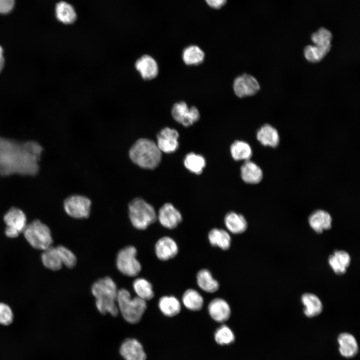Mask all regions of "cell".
<instances>
[{"instance_id":"25","label":"cell","mask_w":360,"mask_h":360,"mask_svg":"<svg viewBox=\"0 0 360 360\" xmlns=\"http://www.w3.org/2000/svg\"><path fill=\"white\" fill-rule=\"evenodd\" d=\"M208 239L212 246L223 250H228L232 243L230 234L223 229L214 228L208 234Z\"/></svg>"},{"instance_id":"19","label":"cell","mask_w":360,"mask_h":360,"mask_svg":"<svg viewBox=\"0 0 360 360\" xmlns=\"http://www.w3.org/2000/svg\"><path fill=\"white\" fill-rule=\"evenodd\" d=\"M351 258L350 254L343 250H336L328 258L330 266L338 275L346 273V268L350 265Z\"/></svg>"},{"instance_id":"36","label":"cell","mask_w":360,"mask_h":360,"mask_svg":"<svg viewBox=\"0 0 360 360\" xmlns=\"http://www.w3.org/2000/svg\"><path fill=\"white\" fill-rule=\"evenodd\" d=\"M216 342L222 346L229 345L235 340V336L231 328L225 324L218 328L214 334Z\"/></svg>"},{"instance_id":"37","label":"cell","mask_w":360,"mask_h":360,"mask_svg":"<svg viewBox=\"0 0 360 360\" xmlns=\"http://www.w3.org/2000/svg\"><path fill=\"white\" fill-rule=\"evenodd\" d=\"M311 40L314 45L322 47H332V34L330 31L325 28H320L314 33L311 36Z\"/></svg>"},{"instance_id":"26","label":"cell","mask_w":360,"mask_h":360,"mask_svg":"<svg viewBox=\"0 0 360 360\" xmlns=\"http://www.w3.org/2000/svg\"><path fill=\"white\" fill-rule=\"evenodd\" d=\"M224 224L227 229L234 234H242L246 230L248 227L244 217L234 212H228L226 215Z\"/></svg>"},{"instance_id":"13","label":"cell","mask_w":360,"mask_h":360,"mask_svg":"<svg viewBox=\"0 0 360 360\" xmlns=\"http://www.w3.org/2000/svg\"><path fill=\"white\" fill-rule=\"evenodd\" d=\"M154 250L156 256L160 260L166 261L177 255L178 247L174 239L169 236H163L156 242Z\"/></svg>"},{"instance_id":"20","label":"cell","mask_w":360,"mask_h":360,"mask_svg":"<svg viewBox=\"0 0 360 360\" xmlns=\"http://www.w3.org/2000/svg\"><path fill=\"white\" fill-rule=\"evenodd\" d=\"M240 176L245 182L250 184L259 183L262 178V169L256 163L249 160H246L240 168Z\"/></svg>"},{"instance_id":"35","label":"cell","mask_w":360,"mask_h":360,"mask_svg":"<svg viewBox=\"0 0 360 360\" xmlns=\"http://www.w3.org/2000/svg\"><path fill=\"white\" fill-rule=\"evenodd\" d=\"M331 48L322 47L316 45H309L304 49L306 59L312 63L322 60L330 52Z\"/></svg>"},{"instance_id":"39","label":"cell","mask_w":360,"mask_h":360,"mask_svg":"<svg viewBox=\"0 0 360 360\" xmlns=\"http://www.w3.org/2000/svg\"><path fill=\"white\" fill-rule=\"evenodd\" d=\"M14 320V314L10 307L7 304L0 302V324L8 326Z\"/></svg>"},{"instance_id":"8","label":"cell","mask_w":360,"mask_h":360,"mask_svg":"<svg viewBox=\"0 0 360 360\" xmlns=\"http://www.w3.org/2000/svg\"><path fill=\"white\" fill-rule=\"evenodd\" d=\"M91 202L88 198L74 194L68 197L64 201V208L70 216L82 218L88 217Z\"/></svg>"},{"instance_id":"28","label":"cell","mask_w":360,"mask_h":360,"mask_svg":"<svg viewBox=\"0 0 360 360\" xmlns=\"http://www.w3.org/2000/svg\"><path fill=\"white\" fill-rule=\"evenodd\" d=\"M158 306L164 315L173 317L178 314L181 310V304L179 300L174 296H165L159 300Z\"/></svg>"},{"instance_id":"14","label":"cell","mask_w":360,"mask_h":360,"mask_svg":"<svg viewBox=\"0 0 360 360\" xmlns=\"http://www.w3.org/2000/svg\"><path fill=\"white\" fill-rule=\"evenodd\" d=\"M120 354L124 360H146V355L142 344L135 338H128L122 344Z\"/></svg>"},{"instance_id":"17","label":"cell","mask_w":360,"mask_h":360,"mask_svg":"<svg viewBox=\"0 0 360 360\" xmlns=\"http://www.w3.org/2000/svg\"><path fill=\"white\" fill-rule=\"evenodd\" d=\"M135 66L142 77L146 80H150L155 78L158 72V67L156 62L149 55H144L139 58L135 63Z\"/></svg>"},{"instance_id":"29","label":"cell","mask_w":360,"mask_h":360,"mask_svg":"<svg viewBox=\"0 0 360 360\" xmlns=\"http://www.w3.org/2000/svg\"><path fill=\"white\" fill-rule=\"evenodd\" d=\"M41 260L44 266L52 270H58L63 265L56 247L52 246L43 250Z\"/></svg>"},{"instance_id":"2","label":"cell","mask_w":360,"mask_h":360,"mask_svg":"<svg viewBox=\"0 0 360 360\" xmlns=\"http://www.w3.org/2000/svg\"><path fill=\"white\" fill-rule=\"evenodd\" d=\"M118 292L116 284L108 276L100 278L93 284L92 292L96 298V306L101 314L110 313L112 316H117Z\"/></svg>"},{"instance_id":"18","label":"cell","mask_w":360,"mask_h":360,"mask_svg":"<svg viewBox=\"0 0 360 360\" xmlns=\"http://www.w3.org/2000/svg\"><path fill=\"white\" fill-rule=\"evenodd\" d=\"M308 223L315 232L320 234L331 228L332 218L328 212L319 210L314 212L310 216Z\"/></svg>"},{"instance_id":"3","label":"cell","mask_w":360,"mask_h":360,"mask_svg":"<svg viewBox=\"0 0 360 360\" xmlns=\"http://www.w3.org/2000/svg\"><path fill=\"white\" fill-rule=\"evenodd\" d=\"M131 160L139 166L152 170L160 164L162 152L156 144L148 138H140L132 146L129 151Z\"/></svg>"},{"instance_id":"16","label":"cell","mask_w":360,"mask_h":360,"mask_svg":"<svg viewBox=\"0 0 360 360\" xmlns=\"http://www.w3.org/2000/svg\"><path fill=\"white\" fill-rule=\"evenodd\" d=\"M4 220L6 228L18 233L22 232L27 225L26 217L20 209L12 207L4 215Z\"/></svg>"},{"instance_id":"30","label":"cell","mask_w":360,"mask_h":360,"mask_svg":"<svg viewBox=\"0 0 360 360\" xmlns=\"http://www.w3.org/2000/svg\"><path fill=\"white\" fill-rule=\"evenodd\" d=\"M182 300L184 306L190 310L198 311L203 307L204 298L198 292L194 289L186 290L184 292Z\"/></svg>"},{"instance_id":"21","label":"cell","mask_w":360,"mask_h":360,"mask_svg":"<svg viewBox=\"0 0 360 360\" xmlns=\"http://www.w3.org/2000/svg\"><path fill=\"white\" fill-rule=\"evenodd\" d=\"M256 138L264 146L275 148L280 142V136L278 130L269 124L262 126L258 130Z\"/></svg>"},{"instance_id":"5","label":"cell","mask_w":360,"mask_h":360,"mask_svg":"<svg viewBox=\"0 0 360 360\" xmlns=\"http://www.w3.org/2000/svg\"><path fill=\"white\" fill-rule=\"evenodd\" d=\"M128 210L132 224L138 230L146 229L157 218L154 207L140 198H136L130 202Z\"/></svg>"},{"instance_id":"15","label":"cell","mask_w":360,"mask_h":360,"mask_svg":"<svg viewBox=\"0 0 360 360\" xmlns=\"http://www.w3.org/2000/svg\"><path fill=\"white\" fill-rule=\"evenodd\" d=\"M210 316L216 322H223L226 321L231 314L228 303L224 299L218 298L212 300L208 306Z\"/></svg>"},{"instance_id":"24","label":"cell","mask_w":360,"mask_h":360,"mask_svg":"<svg viewBox=\"0 0 360 360\" xmlns=\"http://www.w3.org/2000/svg\"><path fill=\"white\" fill-rule=\"evenodd\" d=\"M55 12L57 20L66 24H72L77 19V14L74 7L64 1H60L56 4Z\"/></svg>"},{"instance_id":"6","label":"cell","mask_w":360,"mask_h":360,"mask_svg":"<svg viewBox=\"0 0 360 360\" xmlns=\"http://www.w3.org/2000/svg\"><path fill=\"white\" fill-rule=\"evenodd\" d=\"M22 232L28 243L35 249L44 250L52 246L50 228L38 220L27 224Z\"/></svg>"},{"instance_id":"22","label":"cell","mask_w":360,"mask_h":360,"mask_svg":"<svg viewBox=\"0 0 360 360\" xmlns=\"http://www.w3.org/2000/svg\"><path fill=\"white\" fill-rule=\"evenodd\" d=\"M301 302L304 306V312L308 318L319 315L322 312V304L319 298L312 293H304L301 296Z\"/></svg>"},{"instance_id":"41","label":"cell","mask_w":360,"mask_h":360,"mask_svg":"<svg viewBox=\"0 0 360 360\" xmlns=\"http://www.w3.org/2000/svg\"><path fill=\"white\" fill-rule=\"evenodd\" d=\"M208 5L214 8H220L224 4L226 0H206Z\"/></svg>"},{"instance_id":"9","label":"cell","mask_w":360,"mask_h":360,"mask_svg":"<svg viewBox=\"0 0 360 360\" xmlns=\"http://www.w3.org/2000/svg\"><path fill=\"white\" fill-rule=\"evenodd\" d=\"M173 118L184 126H189L198 121L200 113L194 106L189 107L184 102L174 104L172 109Z\"/></svg>"},{"instance_id":"32","label":"cell","mask_w":360,"mask_h":360,"mask_svg":"<svg viewBox=\"0 0 360 360\" xmlns=\"http://www.w3.org/2000/svg\"><path fill=\"white\" fill-rule=\"evenodd\" d=\"M184 166L190 172L200 174L206 165V160L200 154L193 152L188 154L184 160Z\"/></svg>"},{"instance_id":"1","label":"cell","mask_w":360,"mask_h":360,"mask_svg":"<svg viewBox=\"0 0 360 360\" xmlns=\"http://www.w3.org/2000/svg\"><path fill=\"white\" fill-rule=\"evenodd\" d=\"M42 150L34 141L21 143L0 137V176L36 175Z\"/></svg>"},{"instance_id":"12","label":"cell","mask_w":360,"mask_h":360,"mask_svg":"<svg viewBox=\"0 0 360 360\" xmlns=\"http://www.w3.org/2000/svg\"><path fill=\"white\" fill-rule=\"evenodd\" d=\"M158 218L164 227L168 229L176 228L182 221L181 214L170 203L164 204L160 208Z\"/></svg>"},{"instance_id":"11","label":"cell","mask_w":360,"mask_h":360,"mask_svg":"<svg viewBox=\"0 0 360 360\" xmlns=\"http://www.w3.org/2000/svg\"><path fill=\"white\" fill-rule=\"evenodd\" d=\"M178 137L179 134L176 130L166 127L158 134L156 144L162 152L172 153L178 148Z\"/></svg>"},{"instance_id":"42","label":"cell","mask_w":360,"mask_h":360,"mask_svg":"<svg viewBox=\"0 0 360 360\" xmlns=\"http://www.w3.org/2000/svg\"><path fill=\"white\" fill-rule=\"evenodd\" d=\"M4 66V50L0 46V73L2 72Z\"/></svg>"},{"instance_id":"33","label":"cell","mask_w":360,"mask_h":360,"mask_svg":"<svg viewBox=\"0 0 360 360\" xmlns=\"http://www.w3.org/2000/svg\"><path fill=\"white\" fill-rule=\"evenodd\" d=\"M232 156L236 160H248L252 156V150L250 144L242 140H236L230 148Z\"/></svg>"},{"instance_id":"38","label":"cell","mask_w":360,"mask_h":360,"mask_svg":"<svg viewBox=\"0 0 360 360\" xmlns=\"http://www.w3.org/2000/svg\"><path fill=\"white\" fill-rule=\"evenodd\" d=\"M62 264L68 268H74L76 263V258L74 254L63 246H56Z\"/></svg>"},{"instance_id":"7","label":"cell","mask_w":360,"mask_h":360,"mask_svg":"<svg viewBox=\"0 0 360 360\" xmlns=\"http://www.w3.org/2000/svg\"><path fill=\"white\" fill-rule=\"evenodd\" d=\"M137 250L132 246H126L117 254L116 264L118 269L123 274L136 276L140 272L142 266L136 258Z\"/></svg>"},{"instance_id":"4","label":"cell","mask_w":360,"mask_h":360,"mask_svg":"<svg viewBox=\"0 0 360 360\" xmlns=\"http://www.w3.org/2000/svg\"><path fill=\"white\" fill-rule=\"evenodd\" d=\"M116 304L124 320L132 324L140 321L146 309V301L138 296L132 298L130 292L125 288L118 290Z\"/></svg>"},{"instance_id":"10","label":"cell","mask_w":360,"mask_h":360,"mask_svg":"<svg viewBox=\"0 0 360 360\" xmlns=\"http://www.w3.org/2000/svg\"><path fill=\"white\" fill-rule=\"evenodd\" d=\"M260 89L256 79L253 76L244 74L238 76L233 82V90L235 94L242 98L255 94Z\"/></svg>"},{"instance_id":"31","label":"cell","mask_w":360,"mask_h":360,"mask_svg":"<svg viewBox=\"0 0 360 360\" xmlns=\"http://www.w3.org/2000/svg\"><path fill=\"white\" fill-rule=\"evenodd\" d=\"M204 53L198 46L191 45L184 48L182 53L184 62L188 66H196L204 60Z\"/></svg>"},{"instance_id":"27","label":"cell","mask_w":360,"mask_h":360,"mask_svg":"<svg viewBox=\"0 0 360 360\" xmlns=\"http://www.w3.org/2000/svg\"><path fill=\"white\" fill-rule=\"evenodd\" d=\"M196 278L198 286L206 292H215L220 288L218 282L214 278L208 270L204 268L200 270L196 274Z\"/></svg>"},{"instance_id":"40","label":"cell","mask_w":360,"mask_h":360,"mask_svg":"<svg viewBox=\"0 0 360 360\" xmlns=\"http://www.w3.org/2000/svg\"><path fill=\"white\" fill-rule=\"evenodd\" d=\"M14 0H0V14H7L14 8Z\"/></svg>"},{"instance_id":"23","label":"cell","mask_w":360,"mask_h":360,"mask_svg":"<svg viewBox=\"0 0 360 360\" xmlns=\"http://www.w3.org/2000/svg\"><path fill=\"white\" fill-rule=\"evenodd\" d=\"M338 341L340 354L347 358L354 356L358 352V346L354 337L351 334L344 332L339 335Z\"/></svg>"},{"instance_id":"34","label":"cell","mask_w":360,"mask_h":360,"mask_svg":"<svg viewBox=\"0 0 360 360\" xmlns=\"http://www.w3.org/2000/svg\"><path fill=\"white\" fill-rule=\"evenodd\" d=\"M133 288L137 296L146 301L152 299L154 292L152 284L144 278H138L133 282Z\"/></svg>"}]
</instances>
